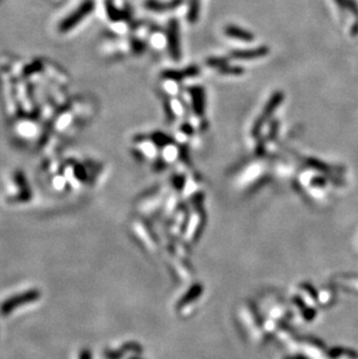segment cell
<instances>
[{
	"mask_svg": "<svg viewBox=\"0 0 358 359\" xmlns=\"http://www.w3.org/2000/svg\"><path fill=\"white\" fill-rule=\"evenodd\" d=\"M95 8V2L92 0H85V1L81 4L76 11H73L70 16H67V17L63 20L58 26V31L62 32V33H66V32L71 31L78 25L81 23L83 20L86 17V16H89L91 12L93 11Z\"/></svg>",
	"mask_w": 358,
	"mask_h": 359,
	"instance_id": "1",
	"label": "cell"
},
{
	"mask_svg": "<svg viewBox=\"0 0 358 359\" xmlns=\"http://www.w3.org/2000/svg\"><path fill=\"white\" fill-rule=\"evenodd\" d=\"M283 99H284V94L281 92H276L274 96L269 99V101L266 102L265 107H264L263 113L260 114V117H258L257 122L255 123L254 133H258V131H260V129L262 128V126L264 125V123L268 121L269 117L275 113L276 108L281 104Z\"/></svg>",
	"mask_w": 358,
	"mask_h": 359,
	"instance_id": "2",
	"label": "cell"
},
{
	"mask_svg": "<svg viewBox=\"0 0 358 359\" xmlns=\"http://www.w3.org/2000/svg\"><path fill=\"white\" fill-rule=\"evenodd\" d=\"M168 47L170 56L175 61H178L180 58V41H179V25L175 19L169 22Z\"/></svg>",
	"mask_w": 358,
	"mask_h": 359,
	"instance_id": "3",
	"label": "cell"
},
{
	"mask_svg": "<svg viewBox=\"0 0 358 359\" xmlns=\"http://www.w3.org/2000/svg\"><path fill=\"white\" fill-rule=\"evenodd\" d=\"M269 52V49L266 47H260L256 49H248V50H237V51L231 52V56L239 60H254V58H260L265 56Z\"/></svg>",
	"mask_w": 358,
	"mask_h": 359,
	"instance_id": "4",
	"label": "cell"
},
{
	"mask_svg": "<svg viewBox=\"0 0 358 359\" xmlns=\"http://www.w3.org/2000/svg\"><path fill=\"white\" fill-rule=\"evenodd\" d=\"M225 34L227 35L228 37H231V39L244 41V42H250V41L254 40V35H252L250 32L234 25L227 26V27L225 28Z\"/></svg>",
	"mask_w": 358,
	"mask_h": 359,
	"instance_id": "5",
	"label": "cell"
},
{
	"mask_svg": "<svg viewBox=\"0 0 358 359\" xmlns=\"http://www.w3.org/2000/svg\"><path fill=\"white\" fill-rule=\"evenodd\" d=\"M199 75V69L196 66H189L181 71H174V70H169V71L163 72V78L171 79V81L179 82L185 77H195V76Z\"/></svg>",
	"mask_w": 358,
	"mask_h": 359,
	"instance_id": "6",
	"label": "cell"
},
{
	"mask_svg": "<svg viewBox=\"0 0 358 359\" xmlns=\"http://www.w3.org/2000/svg\"><path fill=\"white\" fill-rule=\"evenodd\" d=\"M191 96L193 99V107L198 115H202L205 111V96L204 91L200 87H193L191 89Z\"/></svg>",
	"mask_w": 358,
	"mask_h": 359,
	"instance_id": "7",
	"label": "cell"
},
{
	"mask_svg": "<svg viewBox=\"0 0 358 359\" xmlns=\"http://www.w3.org/2000/svg\"><path fill=\"white\" fill-rule=\"evenodd\" d=\"M180 2L181 0H175V1L169 2V4H162V2H158L156 0H149V1H146V7H148L149 10L158 12L168 11L172 10V8H176Z\"/></svg>",
	"mask_w": 358,
	"mask_h": 359,
	"instance_id": "8",
	"label": "cell"
},
{
	"mask_svg": "<svg viewBox=\"0 0 358 359\" xmlns=\"http://www.w3.org/2000/svg\"><path fill=\"white\" fill-rule=\"evenodd\" d=\"M199 11H200V0H191L189 10V21L195 22L198 19Z\"/></svg>",
	"mask_w": 358,
	"mask_h": 359,
	"instance_id": "9",
	"label": "cell"
},
{
	"mask_svg": "<svg viewBox=\"0 0 358 359\" xmlns=\"http://www.w3.org/2000/svg\"><path fill=\"white\" fill-rule=\"evenodd\" d=\"M220 71H221V73H226V75H242L243 73V69L242 67H239V66H228V65H225L224 67H221L220 69Z\"/></svg>",
	"mask_w": 358,
	"mask_h": 359,
	"instance_id": "10",
	"label": "cell"
},
{
	"mask_svg": "<svg viewBox=\"0 0 358 359\" xmlns=\"http://www.w3.org/2000/svg\"><path fill=\"white\" fill-rule=\"evenodd\" d=\"M207 65L212 66V67H224L225 65H227V62H226L225 58H210L207 60Z\"/></svg>",
	"mask_w": 358,
	"mask_h": 359,
	"instance_id": "11",
	"label": "cell"
}]
</instances>
